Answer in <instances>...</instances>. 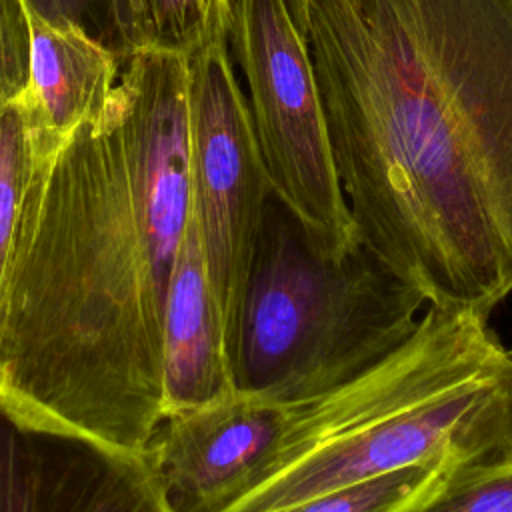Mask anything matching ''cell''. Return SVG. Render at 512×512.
Masks as SVG:
<instances>
[{
    "label": "cell",
    "instance_id": "10",
    "mask_svg": "<svg viewBox=\"0 0 512 512\" xmlns=\"http://www.w3.org/2000/svg\"><path fill=\"white\" fill-rule=\"evenodd\" d=\"M162 382L164 416L236 390L194 212L166 292Z\"/></svg>",
    "mask_w": 512,
    "mask_h": 512
},
{
    "label": "cell",
    "instance_id": "7",
    "mask_svg": "<svg viewBox=\"0 0 512 512\" xmlns=\"http://www.w3.org/2000/svg\"><path fill=\"white\" fill-rule=\"evenodd\" d=\"M290 424V402L230 394L166 414L146 456L174 512H222L272 464Z\"/></svg>",
    "mask_w": 512,
    "mask_h": 512
},
{
    "label": "cell",
    "instance_id": "13",
    "mask_svg": "<svg viewBox=\"0 0 512 512\" xmlns=\"http://www.w3.org/2000/svg\"><path fill=\"white\" fill-rule=\"evenodd\" d=\"M34 172L32 136L18 100L0 110V328L26 190Z\"/></svg>",
    "mask_w": 512,
    "mask_h": 512
},
{
    "label": "cell",
    "instance_id": "11",
    "mask_svg": "<svg viewBox=\"0 0 512 512\" xmlns=\"http://www.w3.org/2000/svg\"><path fill=\"white\" fill-rule=\"evenodd\" d=\"M126 54L168 50L190 54L228 28L230 0H116Z\"/></svg>",
    "mask_w": 512,
    "mask_h": 512
},
{
    "label": "cell",
    "instance_id": "5",
    "mask_svg": "<svg viewBox=\"0 0 512 512\" xmlns=\"http://www.w3.org/2000/svg\"><path fill=\"white\" fill-rule=\"evenodd\" d=\"M226 38L248 86L270 192L318 250L346 252L358 234L336 174L306 38L284 0H230Z\"/></svg>",
    "mask_w": 512,
    "mask_h": 512
},
{
    "label": "cell",
    "instance_id": "17",
    "mask_svg": "<svg viewBox=\"0 0 512 512\" xmlns=\"http://www.w3.org/2000/svg\"><path fill=\"white\" fill-rule=\"evenodd\" d=\"M296 28L306 38V0H284Z\"/></svg>",
    "mask_w": 512,
    "mask_h": 512
},
{
    "label": "cell",
    "instance_id": "1",
    "mask_svg": "<svg viewBox=\"0 0 512 512\" xmlns=\"http://www.w3.org/2000/svg\"><path fill=\"white\" fill-rule=\"evenodd\" d=\"M358 234L426 304L512 294V0H306Z\"/></svg>",
    "mask_w": 512,
    "mask_h": 512
},
{
    "label": "cell",
    "instance_id": "14",
    "mask_svg": "<svg viewBox=\"0 0 512 512\" xmlns=\"http://www.w3.org/2000/svg\"><path fill=\"white\" fill-rule=\"evenodd\" d=\"M412 512H512V452L458 464Z\"/></svg>",
    "mask_w": 512,
    "mask_h": 512
},
{
    "label": "cell",
    "instance_id": "16",
    "mask_svg": "<svg viewBox=\"0 0 512 512\" xmlns=\"http://www.w3.org/2000/svg\"><path fill=\"white\" fill-rule=\"evenodd\" d=\"M52 24H74L108 50L128 56L118 24L116 0H26Z\"/></svg>",
    "mask_w": 512,
    "mask_h": 512
},
{
    "label": "cell",
    "instance_id": "6",
    "mask_svg": "<svg viewBox=\"0 0 512 512\" xmlns=\"http://www.w3.org/2000/svg\"><path fill=\"white\" fill-rule=\"evenodd\" d=\"M186 68L194 218L230 354L252 254L272 192L246 94L228 52L226 30L186 54Z\"/></svg>",
    "mask_w": 512,
    "mask_h": 512
},
{
    "label": "cell",
    "instance_id": "3",
    "mask_svg": "<svg viewBox=\"0 0 512 512\" xmlns=\"http://www.w3.org/2000/svg\"><path fill=\"white\" fill-rule=\"evenodd\" d=\"M508 452L512 350L486 316L428 304L386 360L326 394L290 402L272 464L222 512H278L406 466Z\"/></svg>",
    "mask_w": 512,
    "mask_h": 512
},
{
    "label": "cell",
    "instance_id": "12",
    "mask_svg": "<svg viewBox=\"0 0 512 512\" xmlns=\"http://www.w3.org/2000/svg\"><path fill=\"white\" fill-rule=\"evenodd\" d=\"M464 460L442 458L328 490L278 512H412L440 490Z\"/></svg>",
    "mask_w": 512,
    "mask_h": 512
},
{
    "label": "cell",
    "instance_id": "8",
    "mask_svg": "<svg viewBox=\"0 0 512 512\" xmlns=\"http://www.w3.org/2000/svg\"><path fill=\"white\" fill-rule=\"evenodd\" d=\"M0 512H174L146 452L16 424L0 410Z\"/></svg>",
    "mask_w": 512,
    "mask_h": 512
},
{
    "label": "cell",
    "instance_id": "15",
    "mask_svg": "<svg viewBox=\"0 0 512 512\" xmlns=\"http://www.w3.org/2000/svg\"><path fill=\"white\" fill-rule=\"evenodd\" d=\"M30 74V28L24 0H0V110L16 100Z\"/></svg>",
    "mask_w": 512,
    "mask_h": 512
},
{
    "label": "cell",
    "instance_id": "4",
    "mask_svg": "<svg viewBox=\"0 0 512 512\" xmlns=\"http://www.w3.org/2000/svg\"><path fill=\"white\" fill-rule=\"evenodd\" d=\"M424 304L360 240L318 250L270 194L228 354L234 388L276 404L326 394L396 352Z\"/></svg>",
    "mask_w": 512,
    "mask_h": 512
},
{
    "label": "cell",
    "instance_id": "2",
    "mask_svg": "<svg viewBox=\"0 0 512 512\" xmlns=\"http://www.w3.org/2000/svg\"><path fill=\"white\" fill-rule=\"evenodd\" d=\"M178 252L136 206L110 106L34 158L0 328V410L24 428L144 452L164 416Z\"/></svg>",
    "mask_w": 512,
    "mask_h": 512
},
{
    "label": "cell",
    "instance_id": "9",
    "mask_svg": "<svg viewBox=\"0 0 512 512\" xmlns=\"http://www.w3.org/2000/svg\"><path fill=\"white\" fill-rule=\"evenodd\" d=\"M30 74L16 98L24 112L34 158L56 154L86 122L106 114L124 56L108 50L74 24H52L26 0Z\"/></svg>",
    "mask_w": 512,
    "mask_h": 512
}]
</instances>
